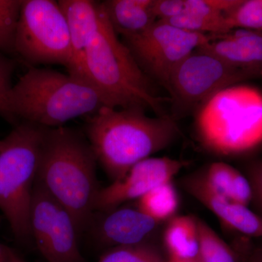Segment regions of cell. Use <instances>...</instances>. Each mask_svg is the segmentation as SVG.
<instances>
[{
  "mask_svg": "<svg viewBox=\"0 0 262 262\" xmlns=\"http://www.w3.org/2000/svg\"><path fill=\"white\" fill-rule=\"evenodd\" d=\"M98 226L100 244L108 249L134 246L153 239L160 224L139 208L120 206L107 212Z\"/></svg>",
  "mask_w": 262,
  "mask_h": 262,
  "instance_id": "5bb4252c",
  "label": "cell"
},
{
  "mask_svg": "<svg viewBox=\"0 0 262 262\" xmlns=\"http://www.w3.org/2000/svg\"><path fill=\"white\" fill-rule=\"evenodd\" d=\"M162 21L182 30L199 34L211 35L231 31L226 21L225 15L219 18H210L201 15L182 14Z\"/></svg>",
  "mask_w": 262,
  "mask_h": 262,
  "instance_id": "cb8c5ba5",
  "label": "cell"
},
{
  "mask_svg": "<svg viewBox=\"0 0 262 262\" xmlns=\"http://www.w3.org/2000/svg\"><path fill=\"white\" fill-rule=\"evenodd\" d=\"M230 30L262 32V0H241L235 8L225 14Z\"/></svg>",
  "mask_w": 262,
  "mask_h": 262,
  "instance_id": "603a6c76",
  "label": "cell"
},
{
  "mask_svg": "<svg viewBox=\"0 0 262 262\" xmlns=\"http://www.w3.org/2000/svg\"><path fill=\"white\" fill-rule=\"evenodd\" d=\"M203 149L220 158L245 154L262 144V93L234 84L212 96L194 114Z\"/></svg>",
  "mask_w": 262,
  "mask_h": 262,
  "instance_id": "5b68a950",
  "label": "cell"
},
{
  "mask_svg": "<svg viewBox=\"0 0 262 262\" xmlns=\"http://www.w3.org/2000/svg\"><path fill=\"white\" fill-rule=\"evenodd\" d=\"M104 100L88 81L48 68L30 67L13 84L10 107L18 122L54 128L91 116Z\"/></svg>",
  "mask_w": 262,
  "mask_h": 262,
  "instance_id": "277c9868",
  "label": "cell"
},
{
  "mask_svg": "<svg viewBox=\"0 0 262 262\" xmlns=\"http://www.w3.org/2000/svg\"><path fill=\"white\" fill-rule=\"evenodd\" d=\"M121 39L143 72L165 89L179 63L209 42L211 34L187 32L158 20L144 32Z\"/></svg>",
  "mask_w": 262,
  "mask_h": 262,
  "instance_id": "9c48e42d",
  "label": "cell"
},
{
  "mask_svg": "<svg viewBox=\"0 0 262 262\" xmlns=\"http://www.w3.org/2000/svg\"><path fill=\"white\" fill-rule=\"evenodd\" d=\"M154 0H105L101 2L110 25L117 35L128 37L144 32L158 20Z\"/></svg>",
  "mask_w": 262,
  "mask_h": 262,
  "instance_id": "2e32d148",
  "label": "cell"
},
{
  "mask_svg": "<svg viewBox=\"0 0 262 262\" xmlns=\"http://www.w3.org/2000/svg\"><path fill=\"white\" fill-rule=\"evenodd\" d=\"M31 234L48 262H84L78 231L70 212L36 179L31 201Z\"/></svg>",
  "mask_w": 262,
  "mask_h": 262,
  "instance_id": "30bf717a",
  "label": "cell"
},
{
  "mask_svg": "<svg viewBox=\"0 0 262 262\" xmlns=\"http://www.w3.org/2000/svg\"><path fill=\"white\" fill-rule=\"evenodd\" d=\"M252 189V202L262 218V160H251L245 165L244 173Z\"/></svg>",
  "mask_w": 262,
  "mask_h": 262,
  "instance_id": "484cf974",
  "label": "cell"
},
{
  "mask_svg": "<svg viewBox=\"0 0 262 262\" xmlns=\"http://www.w3.org/2000/svg\"><path fill=\"white\" fill-rule=\"evenodd\" d=\"M98 161L85 135L71 127L48 128L37 180L70 212L78 233L93 219L98 187Z\"/></svg>",
  "mask_w": 262,
  "mask_h": 262,
  "instance_id": "7a4b0ae2",
  "label": "cell"
},
{
  "mask_svg": "<svg viewBox=\"0 0 262 262\" xmlns=\"http://www.w3.org/2000/svg\"><path fill=\"white\" fill-rule=\"evenodd\" d=\"M15 57L30 67L60 64L70 71L72 51L64 15L54 0H22Z\"/></svg>",
  "mask_w": 262,
  "mask_h": 262,
  "instance_id": "52a82bcc",
  "label": "cell"
},
{
  "mask_svg": "<svg viewBox=\"0 0 262 262\" xmlns=\"http://www.w3.org/2000/svg\"><path fill=\"white\" fill-rule=\"evenodd\" d=\"M246 262H262V244L253 246Z\"/></svg>",
  "mask_w": 262,
  "mask_h": 262,
  "instance_id": "4316f807",
  "label": "cell"
},
{
  "mask_svg": "<svg viewBox=\"0 0 262 262\" xmlns=\"http://www.w3.org/2000/svg\"><path fill=\"white\" fill-rule=\"evenodd\" d=\"M9 262H27L24 261L23 258L20 257V256L13 251V249H10Z\"/></svg>",
  "mask_w": 262,
  "mask_h": 262,
  "instance_id": "f1b7e54d",
  "label": "cell"
},
{
  "mask_svg": "<svg viewBox=\"0 0 262 262\" xmlns=\"http://www.w3.org/2000/svg\"><path fill=\"white\" fill-rule=\"evenodd\" d=\"M200 262H246L253 246L249 238L239 241L237 247L229 246L205 221L196 218Z\"/></svg>",
  "mask_w": 262,
  "mask_h": 262,
  "instance_id": "d6986e66",
  "label": "cell"
},
{
  "mask_svg": "<svg viewBox=\"0 0 262 262\" xmlns=\"http://www.w3.org/2000/svg\"><path fill=\"white\" fill-rule=\"evenodd\" d=\"M22 0H0V53L15 56V36Z\"/></svg>",
  "mask_w": 262,
  "mask_h": 262,
  "instance_id": "7402d4cb",
  "label": "cell"
},
{
  "mask_svg": "<svg viewBox=\"0 0 262 262\" xmlns=\"http://www.w3.org/2000/svg\"><path fill=\"white\" fill-rule=\"evenodd\" d=\"M166 262H200L198 258L195 259L191 260H178V259H172V258H168Z\"/></svg>",
  "mask_w": 262,
  "mask_h": 262,
  "instance_id": "f546056e",
  "label": "cell"
},
{
  "mask_svg": "<svg viewBox=\"0 0 262 262\" xmlns=\"http://www.w3.org/2000/svg\"><path fill=\"white\" fill-rule=\"evenodd\" d=\"M83 77L97 90L108 107L139 108L168 117L153 81L143 72L105 14L83 58Z\"/></svg>",
  "mask_w": 262,
  "mask_h": 262,
  "instance_id": "3957f363",
  "label": "cell"
},
{
  "mask_svg": "<svg viewBox=\"0 0 262 262\" xmlns=\"http://www.w3.org/2000/svg\"><path fill=\"white\" fill-rule=\"evenodd\" d=\"M201 172L211 187L231 201L246 206L252 202V189L247 177L229 164L213 162Z\"/></svg>",
  "mask_w": 262,
  "mask_h": 262,
  "instance_id": "ac0fdd59",
  "label": "cell"
},
{
  "mask_svg": "<svg viewBox=\"0 0 262 262\" xmlns=\"http://www.w3.org/2000/svg\"><path fill=\"white\" fill-rule=\"evenodd\" d=\"M58 3L64 15L72 46V64L68 74L84 80V52L101 28L105 15L102 5L101 2L92 0H59Z\"/></svg>",
  "mask_w": 262,
  "mask_h": 262,
  "instance_id": "4fadbf2b",
  "label": "cell"
},
{
  "mask_svg": "<svg viewBox=\"0 0 262 262\" xmlns=\"http://www.w3.org/2000/svg\"><path fill=\"white\" fill-rule=\"evenodd\" d=\"M11 248L0 244V262H9L10 252Z\"/></svg>",
  "mask_w": 262,
  "mask_h": 262,
  "instance_id": "83f0119b",
  "label": "cell"
},
{
  "mask_svg": "<svg viewBox=\"0 0 262 262\" xmlns=\"http://www.w3.org/2000/svg\"><path fill=\"white\" fill-rule=\"evenodd\" d=\"M164 250L168 258L191 260L198 258L199 251L196 217L176 215L164 229Z\"/></svg>",
  "mask_w": 262,
  "mask_h": 262,
  "instance_id": "e0dca14e",
  "label": "cell"
},
{
  "mask_svg": "<svg viewBox=\"0 0 262 262\" xmlns=\"http://www.w3.org/2000/svg\"><path fill=\"white\" fill-rule=\"evenodd\" d=\"M163 247L154 238L134 246L110 248L98 262H166Z\"/></svg>",
  "mask_w": 262,
  "mask_h": 262,
  "instance_id": "44dd1931",
  "label": "cell"
},
{
  "mask_svg": "<svg viewBox=\"0 0 262 262\" xmlns=\"http://www.w3.org/2000/svg\"><path fill=\"white\" fill-rule=\"evenodd\" d=\"M139 108L103 106L89 117L86 137L112 182L136 164L166 149L182 135L171 116L149 117Z\"/></svg>",
  "mask_w": 262,
  "mask_h": 262,
  "instance_id": "6da1fadb",
  "label": "cell"
},
{
  "mask_svg": "<svg viewBox=\"0 0 262 262\" xmlns=\"http://www.w3.org/2000/svg\"><path fill=\"white\" fill-rule=\"evenodd\" d=\"M182 189L201 203L224 225L248 238H262V218L248 206L231 201L211 187L201 170L179 180Z\"/></svg>",
  "mask_w": 262,
  "mask_h": 262,
  "instance_id": "7c38bea8",
  "label": "cell"
},
{
  "mask_svg": "<svg viewBox=\"0 0 262 262\" xmlns=\"http://www.w3.org/2000/svg\"><path fill=\"white\" fill-rule=\"evenodd\" d=\"M47 129L21 121L0 139V210L21 242L32 238L31 201Z\"/></svg>",
  "mask_w": 262,
  "mask_h": 262,
  "instance_id": "8992f818",
  "label": "cell"
},
{
  "mask_svg": "<svg viewBox=\"0 0 262 262\" xmlns=\"http://www.w3.org/2000/svg\"><path fill=\"white\" fill-rule=\"evenodd\" d=\"M16 61L12 57L0 53V117L12 125H18L10 107V96L13 89V76Z\"/></svg>",
  "mask_w": 262,
  "mask_h": 262,
  "instance_id": "d4e9b609",
  "label": "cell"
},
{
  "mask_svg": "<svg viewBox=\"0 0 262 262\" xmlns=\"http://www.w3.org/2000/svg\"><path fill=\"white\" fill-rule=\"evenodd\" d=\"M200 48L246 71L254 78L262 77V32L233 29L211 34L209 42Z\"/></svg>",
  "mask_w": 262,
  "mask_h": 262,
  "instance_id": "9a60e30c",
  "label": "cell"
},
{
  "mask_svg": "<svg viewBox=\"0 0 262 262\" xmlns=\"http://www.w3.org/2000/svg\"><path fill=\"white\" fill-rule=\"evenodd\" d=\"M189 164L168 157L149 158L132 167L120 180L101 188L96 198L95 211L107 213L134 200L164 183L172 182Z\"/></svg>",
  "mask_w": 262,
  "mask_h": 262,
  "instance_id": "8fae6325",
  "label": "cell"
},
{
  "mask_svg": "<svg viewBox=\"0 0 262 262\" xmlns=\"http://www.w3.org/2000/svg\"><path fill=\"white\" fill-rule=\"evenodd\" d=\"M137 208L160 224L177 215L179 198L173 181L164 183L138 200Z\"/></svg>",
  "mask_w": 262,
  "mask_h": 262,
  "instance_id": "ffe728a7",
  "label": "cell"
},
{
  "mask_svg": "<svg viewBox=\"0 0 262 262\" xmlns=\"http://www.w3.org/2000/svg\"><path fill=\"white\" fill-rule=\"evenodd\" d=\"M253 78L246 71L198 48L179 63L165 87L172 106L170 116L177 121L194 115L217 93Z\"/></svg>",
  "mask_w": 262,
  "mask_h": 262,
  "instance_id": "ba28073f",
  "label": "cell"
}]
</instances>
